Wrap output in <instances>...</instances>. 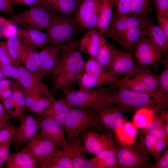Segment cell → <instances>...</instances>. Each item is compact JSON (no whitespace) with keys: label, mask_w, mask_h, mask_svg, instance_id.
<instances>
[{"label":"cell","mask_w":168,"mask_h":168,"mask_svg":"<svg viewBox=\"0 0 168 168\" xmlns=\"http://www.w3.org/2000/svg\"><path fill=\"white\" fill-rule=\"evenodd\" d=\"M79 43L72 41L62 44L55 64L51 70L57 88H65L76 81L77 74L82 70L84 62L78 49Z\"/></svg>","instance_id":"obj_1"},{"label":"cell","mask_w":168,"mask_h":168,"mask_svg":"<svg viewBox=\"0 0 168 168\" xmlns=\"http://www.w3.org/2000/svg\"><path fill=\"white\" fill-rule=\"evenodd\" d=\"M165 94L160 92L152 93L138 92L124 89H115L112 86L107 95V104L121 105L132 109L143 107L162 108Z\"/></svg>","instance_id":"obj_2"},{"label":"cell","mask_w":168,"mask_h":168,"mask_svg":"<svg viewBox=\"0 0 168 168\" xmlns=\"http://www.w3.org/2000/svg\"><path fill=\"white\" fill-rule=\"evenodd\" d=\"M115 89H124L146 93L159 92L157 75L146 66L135 64L133 70L112 84Z\"/></svg>","instance_id":"obj_3"},{"label":"cell","mask_w":168,"mask_h":168,"mask_svg":"<svg viewBox=\"0 0 168 168\" xmlns=\"http://www.w3.org/2000/svg\"><path fill=\"white\" fill-rule=\"evenodd\" d=\"M118 78L111 72L102 68L96 58L91 57L84 62L83 68L77 75L76 81L79 89H87L112 84Z\"/></svg>","instance_id":"obj_4"},{"label":"cell","mask_w":168,"mask_h":168,"mask_svg":"<svg viewBox=\"0 0 168 168\" xmlns=\"http://www.w3.org/2000/svg\"><path fill=\"white\" fill-rule=\"evenodd\" d=\"M105 104L93 108L95 114L94 123L91 127L93 131H101L103 133L116 132L124 123V114L133 109L123 105Z\"/></svg>","instance_id":"obj_5"},{"label":"cell","mask_w":168,"mask_h":168,"mask_svg":"<svg viewBox=\"0 0 168 168\" xmlns=\"http://www.w3.org/2000/svg\"><path fill=\"white\" fill-rule=\"evenodd\" d=\"M95 114L92 108L72 107L65 121L67 141L71 143L94 123Z\"/></svg>","instance_id":"obj_6"},{"label":"cell","mask_w":168,"mask_h":168,"mask_svg":"<svg viewBox=\"0 0 168 168\" xmlns=\"http://www.w3.org/2000/svg\"><path fill=\"white\" fill-rule=\"evenodd\" d=\"M55 12L41 4L15 14L8 21L13 24L20 25L25 29L41 30L45 29Z\"/></svg>","instance_id":"obj_7"},{"label":"cell","mask_w":168,"mask_h":168,"mask_svg":"<svg viewBox=\"0 0 168 168\" xmlns=\"http://www.w3.org/2000/svg\"><path fill=\"white\" fill-rule=\"evenodd\" d=\"M77 25L70 16L55 13L45 29L48 43L55 45L67 43L77 34Z\"/></svg>","instance_id":"obj_8"},{"label":"cell","mask_w":168,"mask_h":168,"mask_svg":"<svg viewBox=\"0 0 168 168\" xmlns=\"http://www.w3.org/2000/svg\"><path fill=\"white\" fill-rule=\"evenodd\" d=\"M109 87L98 89H79L65 92V99L72 107L96 108L106 104Z\"/></svg>","instance_id":"obj_9"},{"label":"cell","mask_w":168,"mask_h":168,"mask_svg":"<svg viewBox=\"0 0 168 168\" xmlns=\"http://www.w3.org/2000/svg\"><path fill=\"white\" fill-rule=\"evenodd\" d=\"M153 18L147 14L117 15L113 13L104 37L111 38L115 41L131 28L146 26Z\"/></svg>","instance_id":"obj_10"},{"label":"cell","mask_w":168,"mask_h":168,"mask_svg":"<svg viewBox=\"0 0 168 168\" xmlns=\"http://www.w3.org/2000/svg\"><path fill=\"white\" fill-rule=\"evenodd\" d=\"M81 0L74 21L88 31L98 30L100 0Z\"/></svg>","instance_id":"obj_11"},{"label":"cell","mask_w":168,"mask_h":168,"mask_svg":"<svg viewBox=\"0 0 168 168\" xmlns=\"http://www.w3.org/2000/svg\"><path fill=\"white\" fill-rule=\"evenodd\" d=\"M82 139L85 152L90 154L96 155L106 150H117L111 134L93 130L82 133Z\"/></svg>","instance_id":"obj_12"},{"label":"cell","mask_w":168,"mask_h":168,"mask_svg":"<svg viewBox=\"0 0 168 168\" xmlns=\"http://www.w3.org/2000/svg\"><path fill=\"white\" fill-rule=\"evenodd\" d=\"M60 148L52 141L39 133L27 142L22 151L38 159L50 155H61L63 151Z\"/></svg>","instance_id":"obj_13"},{"label":"cell","mask_w":168,"mask_h":168,"mask_svg":"<svg viewBox=\"0 0 168 168\" xmlns=\"http://www.w3.org/2000/svg\"><path fill=\"white\" fill-rule=\"evenodd\" d=\"M160 49L147 36L143 35L139 40L133 54L137 63L141 66L154 64L161 60Z\"/></svg>","instance_id":"obj_14"},{"label":"cell","mask_w":168,"mask_h":168,"mask_svg":"<svg viewBox=\"0 0 168 168\" xmlns=\"http://www.w3.org/2000/svg\"><path fill=\"white\" fill-rule=\"evenodd\" d=\"M41 117V119L38 121L40 133L63 149L68 150L69 145L65 136L64 129L53 119L45 116Z\"/></svg>","instance_id":"obj_15"},{"label":"cell","mask_w":168,"mask_h":168,"mask_svg":"<svg viewBox=\"0 0 168 168\" xmlns=\"http://www.w3.org/2000/svg\"><path fill=\"white\" fill-rule=\"evenodd\" d=\"M115 15H135L152 12L154 0H113Z\"/></svg>","instance_id":"obj_16"},{"label":"cell","mask_w":168,"mask_h":168,"mask_svg":"<svg viewBox=\"0 0 168 168\" xmlns=\"http://www.w3.org/2000/svg\"><path fill=\"white\" fill-rule=\"evenodd\" d=\"M19 120V125L16 129L12 139V142L18 145L28 142L40 129L38 121L31 114L24 115Z\"/></svg>","instance_id":"obj_17"},{"label":"cell","mask_w":168,"mask_h":168,"mask_svg":"<svg viewBox=\"0 0 168 168\" xmlns=\"http://www.w3.org/2000/svg\"><path fill=\"white\" fill-rule=\"evenodd\" d=\"M62 44H50L44 46L39 52L40 66L38 75L41 78L54 67L59 55Z\"/></svg>","instance_id":"obj_18"},{"label":"cell","mask_w":168,"mask_h":168,"mask_svg":"<svg viewBox=\"0 0 168 168\" xmlns=\"http://www.w3.org/2000/svg\"><path fill=\"white\" fill-rule=\"evenodd\" d=\"M135 64L132 54L129 52L117 49L109 70L118 77L126 75L134 68Z\"/></svg>","instance_id":"obj_19"},{"label":"cell","mask_w":168,"mask_h":168,"mask_svg":"<svg viewBox=\"0 0 168 168\" xmlns=\"http://www.w3.org/2000/svg\"><path fill=\"white\" fill-rule=\"evenodd\" d=\"M72 108L65 98L55 100L44 111V117H47L54 120L65 130V119Z\"/></svg>","instance_id":"obj_20"},{"label":"cell","mask_w":168,"mask_h":168,"mask_svg":"<svg viewBox=\"0 0 168 168\" xmlns=\"http://www.w3.org/2000/svg\"><path fill=\"white\" fill-rule=\"evenodd\" d=\"M82 135V133L69 144L73 168H94L91 159L85 154Z\"/></svg>","instance_id":"obj_21"},{"label":"cell","mask_w":168,"mask_h":168,"mask_svg":"<svg viewBox=\"0 0 168 168\" xmlns=\"http://www.w3.org/2000/svg\"><path fill=\"white\" fill-rule=\"evenodd\" d=\"M63 154L58 155H50L36 159L41 168H73L70 149H63Z\"/></svg>","instance_id":"obj_22"},{"label":"cell","mask_w":168,"mask_h":168,"mask_svg":"<svg viewBox=\"0 0 168 168\" xmlns=\"http://www.w3.org/2000/svg\"><path fill=\"white\" fill-rule=\"evenodd\" d=\"M154 19H152L147 24L143 35L147 36L168 58V38L162 29L154 24Z\"/></svg>","instance_id":"obj_23"},{"label":"cell","mask_w":168,"mask_h":168,"mask_svg":"<svg viewBox=\"0 0 168 168\" xmlns=\"http://www.w3.org/2000/svg\"><path fill=\"white\" fill-rule=\"evenodd\" d=\"M21 61V63L23 64L27 70L38 75L40 66L39 52L36 48L30 46L22 40Z\"/></svg>","instance_id":"obj_24"},{"label":"cell","mask_w":168,"mask_h":168,"mask_svg":"<svg viewBox=\"0 0 168 168\" xmlns=\"http://www.w3.org/2000/svg\"><path fill=\"white\" fill-rule=\"evenodd\" d=\"M103 36L98 30L89 31L81 40L79 43L80 49L83 53L96 59Z\"/></svg>","instance_id":"obj_25"},{"label":"cell","mask_w":168,"mask_h":168,"mask_svg":"<svg viewBox=\"0 0 168 168\" xmlns=\"http://www.w3.org/2000/svg\"><path fill=\"white\" fill-rule=\"evenodd\" d=\"M4 163L6 168H39L36 159L22 151L9 154Z\"/></svg>","instance_id":"obj_26"},{"label":"cell","mask_w":168,"mask_h":168,"mask_svg":"<svg viewBox=\"0 0 168 168\" xmlns=\"http://www.w3.org/2000/svg\"><path fill=\"white\" fill-rule=\"evenodd\" d=\"M144 159L131 148H122L117 151V162L119 166L122 167H142L145 164Z\"/></svg>","instance_id":"obj_27"},{"label":"cell","mask_w":168,"mask_h":168,"mask_svg":"<svg viewBox=\"0 0 168 168\" xmlns=\"http://www.w3.org/2000/svg\"><path fill=\"white\" fill-rule=\"evenodd\" d=\"M131 28L125 32L115 41L125 51L133 54L137 44L147 26Z\"/></svg>","instance_id":"obj_28"},{"label":"cell","mask_w":168,"mask_h":168,"mask_svg":"<svg viewBox=\"0 0 168 168\" xmlns=\"http://www.w3.org/2000/svg\"><path fill=\"white\" fill-rule=\"evenodd\" d=\"M18 36L22 40L30 46L37 49L44 46L48 43L46 33L34 29H21L18 31Z\"/></svg>","instance_id":"obj_29"},{"label":"cell","mask_w":168,"mask_h":168,"mask_svg":"<svg viewBox=\"0 0 168 168\" xmlns=\"http://www.w3.org/2000/svg\"><path fill=\"white\" fill-rule=\"evenodd\" d=\"M81 2V0H43L41 4L61 15L70 16Z\"/></svg>","instance_id":"obj_30"},{"label":"cell","mask_w":168,"mask_h":168,"mask_svg":"<svg viewBox=\"0 0 168 168\" xmlns=\"http://www.w3.org/2000/svg\"><path fill=\"white\" fill-rule=\"evenodd\" d=\"M117 49L109 43L104 36L102 37L96 60L103 69L109 70Z\"/></svg>","instance_id":"obj_31"},{"label":"cell","mask_w":168,"mask_h":168,"mask_svg":"<svg viewBox=\"0 0 168 168\" xmlns=\"http://www.w3.org/2000/svg\"><path fill=\"white\" fill-rule=\"evenodd\" d=\"M114 6L113 0H100L98 30L104 37L112 17Z\"/></svg>","instance_id":"obj_32"},{"label":"cell","mask_w":168,"mask_h":168,"mask_svg":"<svg viewBox=\"0 0 168 168\" xmlns=\"http://www.w3.org/2000/svg\"><path fill=\"white\" fill-rule=\"evenodd\" d=\"M117 150H105L91 158L94 168L114 167L117 162Z\"/></svg>","instance_id":"obj_33"},{"label":"cell","mask_w":168,"mask_h":168,"mask_svg":"<svg viewBox=\"0 0 168 168\" xmlns=\"http://www.w3.org/2000/svg\"><path fill=\"white\" fill-rule=\"evenodd\" d=\"M19 71V76L16 80L24 89H29L35 87L41 82L38 75L27 70L21 63L17 66Z\"/></svg>","instance_id":"obj_34"},{"label":"cell","mask_w":168,"mask_h":168,"mask_svg":"<svg viewBox=\"0 0 168 168\" xmlns=\"http://www.w3.org/2000/svg\"><path fill=\"white\" fill-rule=\"evenodd\" d=\"M49 90L47 86L41 82L34 88L24 89L26 108L29 110L35 101Z\"/></svg>","instance_id":"obj_35"},{"label":"cell","mask_w":168,"mask_h":168,"mask_svg":"<svg viewBox=\"0 0 168 168\" xmlns=\"http://www.w3.org/2000/svg\"><path fill=\"white\" fill-rule=\"evenodd\" d=\"M55 100L49 90L37 100L29 110L32 112L44 117V111Z\"/></svg>","instance_id":"obj_36"},{"label":"cell","mask_w":168,"mask_h":168,"mask_svg":"<svg viewBox=\"0 0 168 168\" xmlns=\"http://www.w3.org/2000/svg\"><path fill=\"white\" fill-rule=\"evenodd\" d=\"M5 45L13 60L17 64H21L22 40L19 36L10 37L4 42Z\"/></svg>","instance_id":"obj_37"},{"label":"cell","mask_w":168,"mask_h":168,"mask_svg":"<svg viewBox=\"0 0 168 168\" xmlns=\"http://www.w3.org/2000/svg\"><path fill=\"white\" fill-rule=\"evenodd\" d=\"M156 109L143 107L137 109L133 118L134 125L140 128H146L152 121Z\"/></svg>","instance_id":"obj_38"},{"label":"cell","mask_w":168,"mask_h":168,"mask_svg":"<svg viewBox=\"0 0 168 168\" xmlns=\"http://www.w3.org/2000/svg\"><path fill=\"white\" fill-rule=\"evenodd\" d=\"M5 110L12 117H16L19 119L24 115V112L18 104L11 97L2 101Z\"/></svg>","instance_id":"obj_39"},{"label":"cell","mask_w":168,"mask_h":168,"mask_svg":"<svg viewBox=\"0 0 168 168\" xmlns=\"http://www.w3.org/2000/svg\"><path fill=\"white\" fill-rule=\"evenodd\" d=\"M116 133L117 135L122 133L117 136H119V138L121 139H122V140L126 142L127 141L132 142L137 133V130L134 124L127 122L124 123L121 128Z\"/></svg>","instance_id":"obj_40"},{"label":"cell","mask_w":168,"mask_h":168,"mask_svg":"<svg viewBox=\"0 0 168 168\" xmlns=\"http://www.w3.org/2000/svg\"><path fill=\"white\" fill-rule=\"evenodd\" d=\"M11 97L18 104L25 112L26 108L24 89L18 82L12 81Z\"/></svg>","instance_id":"obj_41"},{"label":"cell","mask_w":168,"mask_h":168,"mask_svg":"<svg viewBox=\"0 0 168 168\" xmlns=\"http://www.w3.org/2000/svg\"><path fill=\"white\" fill-rule=\"evenodd\" d=\"M164 65V69L161 74L157 75L159 86V92H168V58L160 61Z\"/></svg>","instance_id":"obj_42"},{"label":"cell","mask_w":168,"mask_h":168,"mask_svg":"<svg viewBox=\"0 0 168 168\" xmlns=\"http://www.w3.org/2000/svg\"><path fill=\"white\" fill-rule=\"evenodd\" d=\"M148 133L151 134L157 139H165L166 134L164 128L159 121H151L146 127Z\"/></svg>","instance_id":"obj_43"},{"label":"cell","mask_w":168,"mask_h":168,"mask_svg":"<svg viewBox=\"0 0 168 168\" xmlns=\"http://www.w3.org/2000/svg\"><path fill=\"white\" fill-rule=\"evenodd\" d=\"M0 70L5 78L16 79L19 75V71L17 66L2 63L0 62Z\"/></svg>","instance_id":"obj_44"},{"label":"cell","mask_w":168,"mask_h":168,"mask_svg":"<svg viewBox=\"0 0 168 168\" xmlns=\"http://www.w3.org/2000/svg\"><path fill=\"white\" fill-rule=\"evenodd\" d=\"M12 87V81L5 78L0 81V99L2 102L11 97Z\"/></svg>","instance_id":"obj_45"},{"label":"cell","mask_w":168,"mask_h":168,"mask_svg":"<svg viewBox=\"0 0 168 168\" xmlns=\"http://www.w3.org/2000/svg\"><path fill=\"white\" fill-rule=\"evenodd\" d=\"M0 62L7 64L17 66L9 54L4 42L0 41Z\"/></svg>","instance_id":"obj_46"},{"label":"cell","mask_w":168,"mask_h":168,"mask_svg":"<svg viewBox=\"0 0 168 168\" xmlns=\"http://www.w3.org/2000/svg\"><path fill=\"white\" fill-rule=\"evenodd\" d=\"M15 130L14 127L9 124L0 128V144L12 138Z\"/></svg>","instance_id":"obj_47"},{"label":"cell","mask_w":168,"mask_h":168,"mask_svg":"<svg viewBox=\"0 0 168 168\" xmlns=\"http://www.w3.org/2000/svg\"><path fill=\"white\" fill-rule=\"evenodd\" d=\"M13 138L0 144V168L5 163L9 154L11 147L12 142Z\"/></svg>","instance_id":"obj_48"},{"label":"cell","mask_w":168,"mask_h":168,"mask_svg":"<svg viewBox=\"0 0 168 168\" xmlns=\"http://www.w3.org/2000/svg\"><path fill=\"white\" fill-rule=\"evenodd\" d=\"M157 16H168V0H154Z\"/></svg>","instance_id":"obj_49"},{"label":"cell","mask_w":168,"mask_h":168,"mask_svg":"<svg viewBox=\"0 0 168 168\" xmlns=\"http://www.w3.org/2000/svg\"><path fill=\"white\" fill-rule=\"evenodd\" d=\"M11 0H0V12L5 13L12 16L15 15Z\"/></svg>","instance_id":"obj_50"},{"label":"cell","mask_w":168,"mask_h":168,"mask_svg":"<svg viewBox=\"0 0 168 168\" xmlns=\"http://www.w3.org/2000/svg\"><path fill=\"white\" fill-rule=\"evenodd\" d=\"M18 34L17 28L15 24L9 22L5 29L2 33V36L7 39L17 36Z\"/></svg>","instance_id":"obj_51"},{"label":"cell","mask_w":168,"mask_h":168,"mask_svg":"<svg viewBox=\"0 0 168 168\" xmlns=\"http://www.w3.org/2000/svg\"><path fill=\"white\" fill-rule=\"evenodd\" d=\"M159 26L168 38V16H157Z\"/></svg>","instance_id":"obj_52"},{"label":"cell","mask_w":168,"mask_h":168,"mask_svg":"<svg viewBox=\"0 0 168 168\" xmlns=\"http://www.w3.org/2000/svg\"><path fill=\"white\" fill-rule=\"evenodd\" d=\"M165 139H157L154 146L152 152L159 153L162 152L167 145V141Z\"/></svg>","instance_id":"obj_53"},{"label":"cell","mask_w":168,"mask_h":168,"mask_svg":"<svg viewBox=\"0 0 168 168\" xmlns=\"http://www.w3.org/2000/svg\"><path fill=\"white\" fill-rule=\"evenodd\" d=\"M13 5L23 4L30 7L37 5L42 3L43 0H11Z\"/></svg>","instance_id":"obj_54"},{"label":"cell","mask_w":168,"mask_h":168,"mask_svg":"<svg viewBox=\"0 0 168 168\" xmlns=\"http://www.w3.org/2000/svg\"><path fill=\"white\" fill-rule=\"evenodd\" d=\"M157 139L153 135L148 133L145 139V145L148 149L152 151Z\"/></svg>","instance_id":"obj_55"},{"label":"cell","mask_w":168,"mask_h":168,"mask_svg":"<svg viewBox=\"0 0 168 168\" xmlns=\"http://www.w3.org/2000/svg\"><path fill=\"white\" fill-rule=\"evenodd\" d=\"M158 166L160 168H168V152L167 150L159 159Z\"/></svg>","instance_id":"obj_56"},{"label":"cell","mask_w":168,"mask_h":168,"mask_svg":"<svg viewBox=\"0 0 168 168\" xmlns=\"http://www.w3.org/2000/svg\"><path fill=\"white\" fill-rule=\"evenodd\" d=\"M12 116L7 112L0 118V128L9 124Z\"/></svg>","instance_id":"obj_57"},{"label":"cell","mask_w":168,"mask_h":168,"mask_svg":"<svg viewBox=\"0 0 168 168\" xmlns=\"http://www.w3.org/2000/svg\"><path fill=\"white\" fill-rule=\"evenodd\" d=\"M5 108L2 103L0 102V118L2 117L6 113Z\"/></svg>","instance_id":"obj_58"},{"label":"cell","mask_w":168,"mask_h":168,"mask_svg":"<svg viewBox=\"0 0 168 168\" xmlns=\"http://www.w3.org/2000/svg\"><path fill=\"white\" fill-rule=\"evenodd\" d=\"M4 78H5V77H4L1 70H0V81H1V80L3 79Z\"/></svg>","instance_id":"obj_59"},{"label":"cell","mask_w":168,"mask_h":168,"mask_svg":"<svg viewBox=\"0 0 168 168\" xmlns=\"http://www.w3.org/2000/svg\"><path fill=\"white\" fill-rule=\"evenodd\" d=\"M165 131L166 135H168V125L166 126L165 128H164Z\"/></svg>","instance_id":"obj_60"},{"label":"cell","mask_w":168,"mask_h":168,"mask_svg":"<svg viewBox=\"0 0 168 168\" xmlns=\"http://www.w3.org/2000/svg\"><path fill=\"white\" fill-rule=\"evenodd\" d=\"M2 36V35H1V33L0 32V37Z\"/></svg>","instance_id":"obj_61"}]
</instances>
